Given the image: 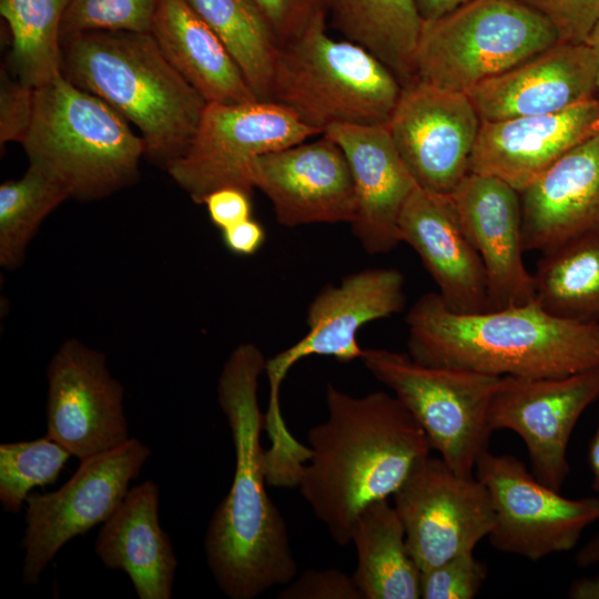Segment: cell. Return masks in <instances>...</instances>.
I'll list each match as a JSON object with an SVG mask.
<instances>
[{"mask_svg": "<svg viewBox=\"0 0 599 599\" xmlns=\"http://www.w3.org/2000/svg\"><path fill=\"white\" fill-rule=\"evenodd\" d=\"M487 565L474 551L457 555L445 562L422 571L420 598L471 599L487 579Z\"/></svg>", "mask_w": 599, "mask_h": 599, "instance_id": "34", "label": "cell"}, {"mask_svg": "<svg viewBox=\"0 0 599 599\" xmlns=\"http://www.w3.org/2000/svg\"><path fill=\"white\" fill-rule=\"evenodd\" d=\"M481 121L556 113L597 98L591 47L558 42L468 93Z\"/></svg>", "mask_w": 599, "mask_h": 599, "instance_id": "22", "label": "cell"}, {"mask_svg": "<svg viewBox=\"0 0 599 599\" xmlns=\"http://www.w3.org/2000/svg\"><path fill=\"white\" fill-rule=\"evenodd\" d=\"M572 599H599V576L582 577L572 581L568 590Z\"/></svg>", "mask_w": 599, "mask_h": 599, "instance_id": "42", "label": "cell"}, {"mask_svg": "<svg viewBox=\"0 0 599 599\" xmlns=\"http://www.w3.org/2000/svg\"><path fill=\"white\" fill-rule=\"evenodd\" d=\"M223 42L257 100L271 101L280 43L254 0H186Z\"/></svg>", "mask_w": 599, "mask_h": 599, "instance_id": "29", "label": "cell"}, {"mask_svg": "<svg viewBox=\"0 0 599 599\" xmlns=\"http://www.w3.org/2000/svg\"><path fill=\"white\" fill-rule=\"evenodd\" d=\"M548 20L560 42L585 43L599 21V0H518Z\"/></svg>", "mask_w": 599, "mask_h": 599, "instance_id": "35", "label": "cell"}, {"mask_svg": "<svg viewBox=\"0 0 599 599\" xmlns=\"http://www.w3.org/2000/svg\"><path fill=\"white\" fill-rule=\"evenodd\" d=\"M203 205L221 231L252 217L251 193L240 187L217 189L204 199Z\"/></svg>", "mask_w": 599, "mask_h": 599, "instance_id": "39", "label": "cell"}, {"mask_svg": "<svg viewBox=\"0 0 599 599\" xmlns=\"http://www.w3.org/2000/svg\"><path fill=\"white\" fill-rule=\"evenodd\" d=\"M409 356L422 364L493 376L559 377L599 365V324L559 318L534 300L463 314L437 292L408 309Z\"/></svg>", "mask_w": 599, "mask_h": 599, "instance_id": "3", "label": "cell"}, {"mask_svg": "<svg viewBox=\"0 0 599 599\" xmlns=\"http://www.w3.org/2000/svg\"><path fill=\"white\" fill-rule=\"evenodd\" d=\"M525 251L547 252L599 226V131L520 192Z\"/></svg>", "mask_w": 599, "mask_h": 599, "instance_id": "23", "label": "cell"}, {"mask_svg": "<svg viewBox=\"0 0 599 599\" xmlns=\"http://www.w3.org/2000/svg\"><path fill=\"white\" fill-rule=\"evenodd\" d=\"M150 456L145 444L130 438L113 449L80 460L75 473L58 490L29 494L21 539L26 551L24 585H37L68 541L112 516Z\"/></svg>", "mask_w": 599, "mask_h": 599, "instance_id": "11", "label": "cell"}, {"mask_svg": "<svg viewBox=\"0 0 599 599\" xmlns=\"http://www.w3.org/2000/svg\"><path fill=\"white\" fill-rule=\"evenodd\" d=\"M588 464L592 475L591 487L599 491V420L588 448Z\"/></svg>", "mask_w": 599, "mask_h": 599, "instance_id": "43", "label": "cell"}, {"mask_svg": "<svg viewBox=\"0 0 599 599\" xmlns=\"http://www.w3.org/2000/svg\"><path fill=\"white\" fill-rule=\"evenodd\" d=\"M250 176L283 226L351 224L354 220L356 197L349 164L339 145L324 134L257 158Z\"/></svg>", "mask_w": 599, "mask_h": 599, "instance_id": "17", "label": "cell"}, {"mask_svg": "<svg viewBox=\"0 0 599 599\" xmlns=\"http://www.w3.org/2000/svg\"><path fill=\"white\" fill-rule=\"evenodd\" d=\"M68 0H0L11 33V73L37 89L62 74L61 27Z\"/></svg>", "mask_w": 599, "mask_h": 599, "instance_id": "30", "label": "cell"}, {"mask_svg": "<svg viewBox=\"0 0 599 599\" xmlns=\"http://www.w3.org/2000/svg\"><path fill=\"white\" fill-rule=\"evenodd\" d=\"M475 470L493 500L495 520L488 538L498 551L537 561L573 549L583 530L599 520V498H567L511 455L487 450Z\"/></svg>", "mask_w": 599, "mask_h": 599, "instance_id": "12", "label": "cell"}, {"mask_svg": "<svg viewBox=\"0 0 599 599\" xmlns=\"http://www.w3.org/2000/svg\"><path fill=\"white\" fill-rule=\"evenodd\" d=\"M70 451L48 435L29 441L0 445V501L18 514L32 488L53 484Z\"/></svg>", "mask_w": 599, "mask_h": 599, "instance_id": "32", "label": "cell"}, {"mask_svg": "<svg viewBox=\"0 0 599 599\" xmlns=\"http://www.w3.org/2000/svg\"><path fill=\"white\" fill-rule=\"evenodd\" d=\"M362 361L413 415L432 449L457 474L474 475L489 450L488 410L500 377L429 366L385 348L364 349Z\"/></svg>", "mask_w": 599, "mask_h": 599, "instance_id": "8", "label": "cell"}, {"mask_svg": "<svg viewBox=\"0 0 599 599\" xmlns=\"http://www.w3.org/2000/svg\"><path fill=\"white\" fill-rule=\"evenodd\" d=\"M72 197L54 175L29 164L19 180L0 185V264L16 268L43 220L62 202Z\"/></svg>", "mask_w": 599, "mask_h": 599, "instance_id": "31", "label": "cell"}, {"mask_svg": "<svg viewBox=\"0 0 599 599\" xmlns=\"http://www.w3.org/2000/svg\"><path fill=\"white\" fill-rule=\"evenodd\" d=\"M326 17L280 47L271 101L321 134L335 124H387L402 83L361 45L329 37Z\"/></svg>", "mask_w": 599, "mask_h": 599, "instance_id": "6", "label": "cell"}, {"mask_svg": "<svg viewBox=\"0 0 599 599\" xmlns=\"http://www.w3.org/2000/svg\"><path fill=\"white\" fill-rule=\"evenodd\" d=\"M480 124L467 93L415 79L403 85L387 128L417 185L450 194L470 172Z\"/></svg>", "mask_w": 599, "mask_h": 599, "instance_id": "15", "label": "cell"}, {"mask_svg": "<svg viewBox=\"0 0 599 599\" xmlns=\"http://www.w3.org/2000/svg\"><path fill=\"white\" fill-rule=\"evenodd\" d=\"M283 587L278 599H363L353 575L335 568L305 570Z\"/></svg>", "mask_w": 599, "mask_h": 599, "instance_id": "37", "label": "cell"}, {"mask_svg": "<svg viewBox=\"0 0 599 599\" xmlns=\"http://www.w3.org/2000/svg\"><path fill=\"white\" fill-rule=\"evenodd\" d=\"M469 0H416V4L423 21L436 20Z\"/></svg>", "mask_w": 599, "mask_h": 599, "instance_id": "41", "label": "cell"}, {"mask_svg": "<svg viewBox=\"0 0 599 599\" xmlns=\"http://www.w3.org/2000/svg\"><path fill=\"white\" fill-rule=\"evenodd\" d=\"M158 0H68L61 37L83 31L151 32Z\"/></svg>", "mask_w": 599, "mask_h": 599, "instance_id": "33", "label": "cell"}, {"mask_svg": "<svg viewBox=\"0 0 599 599\" xmlns=\"http://www.w3.org/2000/svg\"><path fill=\"white\" fill-rule=\"evenodd\" d=\"M319 135L274 101L207 103L186 151L166 170L193 202L203 204L225 186L252 193L250 171L257 158Z\"/></svg>", "mask_w": 599, "mask_h": 599, "instance_id": "9", "label": "cell"}, {"mask_svg": "<svg viewBox=\"0 0 599 599\" xmlns=\"http://www.w3.org/2000/svg\"><path fill=\"white\" fill-rule=\"evenodd\" d=\"M266 359L252 343L237 345L217 380V402L231 430L235 469L230 490L207 526L204 548L210 571L231 599H253L297 575L284 518L270 498L264 413L258 379Z\"/></svg>", "mask_w": 599, "mask_h": 599, "instance_id": "1", "label": "cell"}, {"mask_svg": "<svg viewBox=\"0 0 599 599\" xmlns=\"http://www.w3.org/2000/svg\"><path fill=\"white\" fill-rule=\"evenodd\" d=\"M398 230L400 242L418 254L449 309L489 311L485 268L450 194L417 185L402 210Z\"/></svg>", "mask_w": 599, "mask_h": 599, "instance_id": "21", "label": "cell"}, {"mask_svg": "<svg viewBox=\"0 0 599 599\" xmlns=\"http://www.w3.org/2000/svg\"><path fill=\"white\" fill-rule=\"evenodd\" d=\"M47 435L79 460L113 449L129 437L123 387L105 355L65 341L47 368Z\"/></svg>", "mask_w": 599, "mask_h": 599, "instance_id": "16", "label": "cell"}, {"mask_svg": "<svg viewBox=\"0 0 599 599\" xmlns=\"http://www.w3.org/2000/svg\"><path fill=\"white\" fill-rule=\"evenodd\" d=\"M576 564L582 568L599 564V535L579 549L576 555Z\"/></svg>", "mask_w": 599, "mask_h": 599, "instance_id": "44", "label": "cell"}, {"mask_svg": "<svg viewBox=\"0 0 599 599\" xmlns=\"http://www.w3.org/2000/svg\"><path fill=\"white\" fill-rule=\"evenodd\" d=\"M450 196L483 262L489 309L534 301V274L524 262L520 193L498 177L469 172Z\"/></svg>", "mask_w": 599, "mask_h": 599, "instance_id": "18", "label": "cell"}, {"mask_svg": "<svg viewBox=\"0 0 599 599\" xmlns=\"http://www.w3.org/2000/svg\"><path fill=\"white\" fill-rule=\"evenodd\" d=\"M61 48L62 74L138 128L149 159L167 167L186 151L207 102L151 32H75Z\"/></svg>", "mask_w": 599, "mask_h": 599, "instance_id": "4", "label": "cell"}, {"mask_svg": "<svg viewBox=\"0 0 599 599\" xmlns=\"http://www.w3.org/2000/svg\"><path fill=\"white\" fill-rule=\"evenodd\" d=\"M325 399L327 418L307 433L311 455L297 488L333 541L346 546L361 510L393 496L432 447L394 394L354 396L327 384Z\"/></svg>", "mask_w": 599, "mask_h": 599, "instance_id": "2", "label": "cell"}, {"mask_svg": "<svg viewBox=\"0 0 599 599\" xmlns=\"http://www.w3.org/2000/svg\"><path fill=\"white\" fill-rule=\"evenodd\" d=\"M587 43L591 47L597 64V97L599 98V21L589 35Z\"/></svg>", "mask_w": 599, "mask_h": 599, "instance_id": "45", "label": "cell"}, {"mask_svg": "<svg viewBox=\"0 0 599 599\" xmlns=\"http://www.w3.org/2000/svg\"><path fill=\"white\" fill-rule=\"evenodd\" d=\"M598 131V97L561 112L481 121L470 172L498 177L520 193Z\"/></svg>", "mask_w": 599, "mask_h": 599, "instance_id": "20", "label": "cell"}, {"mask_svg": "<svg viewBox=\"0 0 599 599\" xmlns=\"http://www.w3.org/2000/svg\"><path fill=\"white\" fill-rule=\"evenodd\" d=\"M558 42L552 24L518 0H469L424 21L416 79L468 93Z\"/></svg>", "mask_w": 599, "mask_h": 599, "instance_id": "7", "label": "cell"}, {"mask_svg": "<svg viewBox=\"0 0 599 599\" xmlns=\"http://www.w3.org/2000/svg\"><path fill=\"white\" fill-rule=\"evenodd\" d=\"M268 21L280 47L302 33L321 13L327 0H254Z\"/></svg>", "mask_w": 599, "mask_h": 599, "instance_id": "38", "label": "cell"}, {"mask_svg": "<svg viewBox=\"0 0 599 599\" xmlns=\"http://www.w3.org/2000/svg\"><path fill=\"white\" fill-rule=\"evenodd\" d=\"M404 305L405 278L392 267L366 268L345 276L337 285L324 286L307 307V333L266 359L270 397L264 430L268 438L284 440L291 435L281 412L280 390L297 362L312 355L329 356L341 363L362 359L358 331L367 323L400 313Z\"/></svg>", "mask_w": 599, "mask_h": 599, "instance_id": "10", "label": "cell"}, {"mask_svg": "<svg viewBox=\"0 0 599 599\" xmlns=\"http://www.w3.org/2000/svg\"><path fill=\"white\" fill-rule=\"evenodd\" d=\"M535 301L549 314L599 324V226L541 253Z\"/></svg>", "mask_w": 599, "mask_h": 599, "instance_id": "28", "label": "cell"}, {"mask_svg": "<svg viewBox=\"0 0 599 599\" xmlns=\"http://www.w3.org/2000/svg\"><path fill=\"white\" fill-rule=\"evenodd\" d=\"M393 499L420 571L474 551L494 526L485 484L474 475L457 474L430 454L415 464Z\"/></svg>", "mask_w": 599, "mask_h": 599, "instance_id": "13", "label": "cell"}, {"mask_svg": "<svg viewBox=\"0 0 599 599\" xmlns=\"http://www.w3.org/2000/svg\"><path fill=\"white\" fill-rule=\"evenodd\" d=\"M22 145L30 164L84 200L130 185L145 155L143 139L120 113L63 74L34 89L33 116Z\"/></svg>", "mask_w": 599, "mask_h": 599, "instance_id": "5", "label": "cell"}, {"mask_svg": "<svg viewBox=\"0 0 599 599\" xmlns=\"http://www.w3.org/2000/svg\"><path fill=\"white\" fill-rule=\"evenodd\" d=\"M344 39L364 48L405 85L416 79L423 28L416 0H327V14Z\"/></svg>", "mask_w": 599, "mask_h": 599, "instance_id": "27", "label": "cell"}, {"mask_svg": "<svg viewBox=\"0 0 599 599\" xmlns=\"http://www.w3.org/2000/svg\"><path fill=\"white\" fill-rule=\"evenodd\" d=\"M322 134L339 145L349 164L356 197L354 236L369 255L393 251L402 243L399 216L417 183L387 124H335Z\"/></svg>", "mask_w": 599, "mask_h": 599, "instance_id": "19", "label": "cell"}, {"mask_svg": "<svg viewBox=\"0 0 599 599\" xmlns=\"http://www.w3.org/2000/svg\"><path fill=\"white\" fill-rule=\"evenodd\" d=\"M351 542L357 555L353 573L363 599L420 598V569L409 554L394 505L380 499L354 520Z\"/></svg>", "mask_w": 599, "mask_h": 599, "instance_id": "26", "label": "cell"}, {"mask_svg": "<svg viewBox=\"0 0 599 599\" xmlns=\"http://www.w3.org/2000/svg\"><path fill=\"white\" fill-rule=\"evenodd\" d=\"M265 237L264 227L252 217L222 230L225 247L240 256L254 255L263 246Z\"/></svg>", "mask_w": 599, "mask_h": 599, "instance_id": "40", "label": "cell"}, {"mask_svg": "<svg viewBox=\"0 0 599 599\" xmlns=\"http://www.w3.org/2000/svg\"><path fill=\"white\" fill-rule=\"evenodd\" d=\"M34 89L1 69L0 142L24 141L33 116Z\"/></svg>", "mask_w": 599, "mask_h": 599, "instance_id": "36", "label": "cell"}, {"mask_svg": "<svg viewBox=\"0 0 599 599\" xmlns=\"http://www.w3.org/2000/svg\"><path fill=\"white\" fill-rule=\"evenodd\" d=\"M159 497L152 480L129 489L94 544L104 567L124 571L140 599H170L173 593L177 560L159 521Z\"/></svg>", "mask_w": 599, "mask_h": 599, "instance_id": "24", "label": "cell"}, {"mask_svg": "<svg viewBox=\"0 0 599 599\" xmlns=\"http://www.w3.org/2000/svg\"><path fill=\"white\" fill-rule=\"evenodd\" d=\"M151 34L207 103L257 100L223 42L186 0H158Z\"/></svg>", "mask_w": 599, "mask_h": 599, "instance_id": "25", "label": "cell"}, {"mask_svg": "<svg viewBox=\"0 0 599 599\" xmlns=\"http://www.w3.org/2000/svg\"><path fill=\"white\" fill-rule=\"evenodd\" d=\"M599 399V365L559 377L501 376L488 410L490 429L525 443L532 475L560 491L570 471L567 450L583 412Z\"/></svg>", "mask_w": 599, "mask_h": 599, "instance_id": "14", "label": "cell"}]
</instances>
